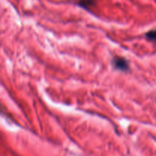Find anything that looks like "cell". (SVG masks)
Instances as JSON below:
<instances>
[{
	"label": "cell",
	"instance_id": "obj_3",
	"mask_svg": "<svg viewBox=\"0 0 156 156\" xmlns=\"http://www.w3.org/2000/svg\"><path fill=\"white\" fill-rule=\"evenodd\" d=\"M146 37L149 41L156 43V30H152L146 34Z\"/></svg>",
	"mask_w": 156,
	"mask_h": 156
},
{
	"label": "cell",
	"instance_id": "obj_2",
	"mask_svg": "<svg viewBox=\"0 0 156 156\" xmlns=\"http://www.w3.org/2000/svg\"><path fill=\"white\" fill-rule=\"evenodd\" d=\"M96 0H80L79 2V5L83 7L84 9H88V8L91 7L94 5Z\"/></svg>",
	"mask_w": 156,
	"mask_h": 156
},
{
	"label": "cell",
	"instance_id": "obj_1",
	"mask_svg": "<svg viewBox=\"0 0 156 156\" xmlns=\"http://www.w3.org/2000/svg\"><path fill=\"white\" fill-rule=\"evenodd\" d=\"M111 65L115 69L122 72H127L129 69V61L122 56H114L111 61Z\"/></svg>",
	"mask_w": 156,
	"mask_h": 156
}]
</instances>
